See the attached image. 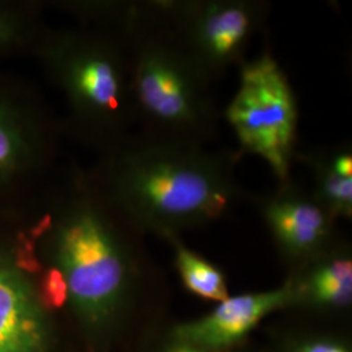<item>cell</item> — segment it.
<instances>
[{
    "label": "cell",
    "mask_w": 352,
    "mask_h": 352,
    "mask_svg": "<svg viewBox=\"0 0 352 352\" xmlns=\"http://www.w3.org/2000/svg\"><path fill=\"white\" fill-rule=\"evenodd\" d=\"M239 151L128 136L107 151L97 183L139 228L164 238L221 219L243 199Z\"/></svg>",
    "instance_id": "cell-1"
},
{
    "label": "cell",
    "mask_w": 352,
    "mask_h": 352,
    "mask_svg": "<svg viewBox=\"0 0 352 352\" xmlns=\"http://www.w3.org/2000/svg\"><path fill=\"white\" fill-rule=\"evenodd\" d=\"M136 232L97 180H76L59 202L50 235L52 265L65 278L68 302L90 327L113 318L142 282Z\"/></svg>",
    "instance_id": "cell-2"
},
{
    "label": "cell",
    "mask_w": 352,
    "mask_h": 352,
    "mask_svg": "<svg viewBox=\"0 0 352 352\" xmlns=\"http://www.w3.org/2000/svg\"><path fill=\"white\" fill-rule=\"evenodd\" d=\"M123 41L140 133L208 146L218 129L213 82L183 49L171 25L144 26Z\"/></svg>",
    "instance_id": "cell-3"
},
{
    "label": "cell",
    "mask_w": 352,
    "mask_h": 352,
    "mask_svg": "<svg viewBox=\"0 0 352 352\" xmlns=\"http://www.w3.org/2000/svg\"><path fill=\"white\" fill-rule=\"evenodd\" d=\"M47 62L76 123L107 151L135 123L126 42L118 36L64 33L47 47Z\"/></svg>",
    "instance_id": "cell-4"
},
{
    "label": "cell",
    "mask_w": 352,
    "mask_h": 352,
    "mask_svg": "<svg viewBox=\"0 0 352 352\" xmlns=\"http://www.w3.org/2000/svg\"><path fill=\"white\" fill-rule=\"evenodd\" d=\"M225 119L241 155L263 160L277 182L291 177L298 155L299 104L289 76L270 50L240 65L239 85Z\"/></svg>",
    "instance_id": "cell-5"
},
{
    "label": "cell",
    "mask_w": 352,
    "mask_h": 352,
    "mask_svg": "<svg viewBox=\"0 0 352 352\" xmlns=\"http://www.w3.org/2000/svg\"><path fill=\"white\" fill-rule=\"evenodd\" d=\"M272 10L266 0H182L171 29L212 82L241 65Z\"/></svg>",
    "instance_id": "cell-6"
},
{
    "label": "cell",
    "mask_w": 352,
    "mask_h": 352,
    "mask_svg": "<svg viewBox=\"0 0 352 352\" xmlns=\"http://www.w3.org/2000/svg\"><path fill=\"white\" fill-rule=\"evenodd\" d=\"M282 256L299 269L334 244L337 219L291 177L252 199Z\"/></svg>",
    "instance_id": "cell-7"
},
{
    "label": "cell",
    "mask_w": 352,
    "mask_h": 352,
    "mask_svg": "<svg viewBox=\"0 0 352 352\" xmlns=\"http://www.w3.org/2000/svg\"><path fill=\"white\" fill-rule=\"evenodd\" d=\"M296 302V292L289 279L279 289L228 296L209 315L175 329L182 344L204 350L223 349L245 338L272 312Z\"/></svg>",
    "instance_id": "cell-8"
},
{
    "label": "cell",
    "mask_w": 352,
    "mask_h": 352,
    "mask_svg": "<svg viewBox=\"0 0 352 352\" xmlns=\"http://www.w3.org/2000/svg\"><path fill=\"white\" fill-rule=\"evenodd\" d=\"M46 311L20 261L0 252V352H47Z\"/></svg>",
    "instance_id": "cell-9"
},
{
    "label": "cell",
    "mask_w": 352,
    "mask_h": 352,
    "mask_svg": "<svg viewBox=\"0 0 352 352\" xmlns=\"http://www.w3.org/2000/svg\"><path fill=\"white\" fill-rule=\"evenodd\" d=\"M296 302L324 309H342L351 304L352 258L346 245L333 244L289 278Z\"/></svg>",
    "instance_id": "cell-10"
},
{
    "label": "cell",
    "mask_w": 352,
    "mask_h": 352,
    "mask_svg": "<svg viewBox=\"0 0 352 352\" xmlns=\"http://www.w3.org/2000/svg\"><path fill=\"white\" fill-rule=\"evenodd\" d=\"M296 161L307 166L314 187L309 189L336 219L352 218V177L342 175L333 166L329 146L315 148L307 153H298Z\"/></svg>",
    "instance_id": "cell-11"
},
{
    "label": "cell",
    "mask_w": 352,
    "mask_h": 352,
    "mask_svg": "<svg viewBox=\"0 0 352 352\" xmlns=\"http://www.w3.org/2000/svg\"><path fill=\"white\" fill-rule=\"evenodd\" d=\"M167 240L174 247L176 269L189 292L202 299L219 302L228 298L226 276L221 267L189 250L179 236H170Z\"/></svg>",
    "instance_id": "cell-12"
},
{
    "label": "cell",
    "mask_w": 352,
    "mask_h": 352,
    "mask_svg": "<svg viewBox=\"0 0 352 352\" xmlns=\"http://www.w3.org/2000/svg\"><path fill=\"white\" fill-rule=\"evenodd\" d=\"M30 138L20 118L0 102V179L17 174L29 162Z\"/></svg>",
    "instance_id": "cell-13"
},
{
    "label": "cell",
    "mask_w": 352,
    "mask_h": 352,
    "mask_svg": "<svg viewBox=\"0 0 352 352\" xmlns=\"http://www.w3.org/2000/svg\"><path fill=\"white\" fill-rule=\"evenodd\" d=\"M37 295L39 302L45 311L51 309H62L69 300L68 286L62 272L51 265L36 283Z\"/></svg>",
    "instance_id": "cell-14"
},
{
    "label": "cell",
    "mask_w": 352,
    "mask_h": 352,
    "mask_svg": "<svg viewBox=\"0 0 352 352\" xmlns=\"http://www.w3.org/2000/svg\"><path fill=\"white\" fill-rule=\"evenodd\" d=\"M292 352H350L336 340H309L300 342Z\"/></svg>",
    "instance_id": "cell-15"
},
{
    "label": "cell",
    "mask_w": 352,
    "mask_h": 352,
    "mask_svg": "<svg viewBox=\"0 0 352 352\" xmlns=\"http://www.w3.org/2000/svg\"><path fill=\"white\" fill-rule=\"evenodd\" d=\"M19 25L12 16L0 10V47L10 45L17 37Z\"/></svg>",
    "instance_id": "cell-16"
},
{
    "label": "cell",
    "mask_w": 352,
    "mask_h": 352,
    "mask_svg": "<svg viewBox=\"0 0 352 352\" xmlns=\"http://www.w3.org/2000/svg\"><path fill=\"white\" fill-rule=\"evenodd\" d=\"M167 352H212L209 350H204V349H197V347H192V346H187V344H179L174 349H171L170 351Z\"/></svg>",
    "instance_id": "cell-17"
}]
</instances>
